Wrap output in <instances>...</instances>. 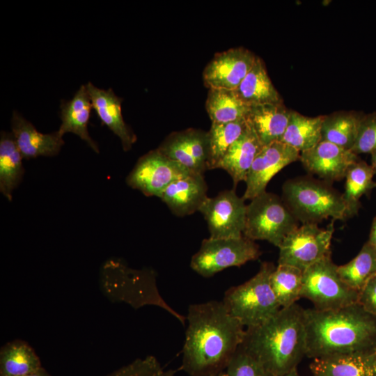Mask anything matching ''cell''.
Segmentation results:
<instances>
[{
    "mask_svg": "<svg viewBox=\"0 0 376 376\" xmlns=\"http://www.w3.org/2000/svg\"><path fill=\"white\" fill-rule=\"evenodd\" d=\"M186 320L180 369L191 376H217L224 371L242 344L246 328L222 301L190 305Z\"/></svg>",
    "mask_w": 376,
    "mask_h": 376,
    "instance_id": "1",
    "label": "cell"
},
{
    "mask_svg": "<svg viewBox=\"0 0 376 376\" xmlns=\"http://www.w3.org/2000/svg\"><path fill=\"white\" fill-rule=\"evenodd\" d=\"M304 315L309 358L376 350V316L359 303L336 310L304 309Z\"/></svg>",
    "mask_w": 376,
    "mask_h": 376,
    "instance_id": "2",
    "label": "cell"
},
{
    "mask_svg": "<svg viewBox=\"0 0 376 376\" xmlns=\"http://www.w3.org/2000/svg\"><path fill=\"white\" fill-rule=\"evenodd\" d=\"M241 345L271 376L297 369L306 353L304 308L297 304L281 308L263 324L246 328Z\"/></svg>",
    "mask_w": 376,
    "mask_h": 376,
    "instance_id": "3",
    "label": "cell"
},
{
    "mask_svg": "<svg viewBox=\"0 0 376 376\" xmlns=\"http://www.w3.org/2000/svg\"><path fill=\"white\" fill-rule=\"evenodd\" d=\"M282 191V199L302 224L349 218L343 194L322 180L310 176L290 179Z\"/></svg>",
    "mask_w": 376,
    "mask_h": 376,
    "instance_id": "4",
    "label": "cell"
},
{
    "mask_svg": "<svg viewBox=\"0 0 376 376\" xmlns=\"http://www.w3.org/2000/svg\"><path fill=\"white\" fill-rule=\"evenodd\" d=\"M275 267L273 263L264 262L251 279L225 292L222 301L226 308L245 328L263 324L281 308L270 285Z\"/></svg>",
    "mask_w": 376,
    "mask_h": 376,
    "instance_id": "5",
    "label": "cell"
},
{
    "mask_svg": "<svg viewBox=\"0 0 376 376\" xmlns=\"http://www.w3.org/2000/svg\"><path fill=\"white\" fill-rule=\"evenodd\" d=\"M298 220L282 198L265 191L246 205L243 235L251 240H265L278 248L297 228Z\"/></svg>",
    "mask_w": 376,
    "mask_h": 376,
    "instance_id": "6",
    "label": "cell"
},
{
    "mask_svg": "<svg viewBox=\"0 0 376 376\" xmlns=\"http://www.w3.org/2000/svg\"><path fill=\"white\" fill-rule=\"evenodd\" d=\"M337 267L330 253L304 271L301 297L311 301L314 308L336 310L358 303L359 292L343 282Z\"/></svg>",
    "mask_w": 376,
    "mask_h": 376,
    "instance_id": "7",
    "label": "cell"
},
{
    "mask_svg": "<svg viewBox=\"0 0 376 376\" xmlns=\"http://www.w3.org/2000/svg\"><path fill=\"white\" fill-rule=\"evenodd\" d=\"M260 255L258 245L244 235L238 238L209 237L202 241L190 266L202 276L210 277L226 268L256 260Z\"/></svg>",
    "mask_w": 376,
    "mask_h": 376,
    "instance_id": "8",
    "label": "cell"
},
{
    "mask_svg": "<svg viewBox=\"0 0 376 376\" xmlns=\"http://www.w3.org/2000/svg\"><path fill=\"white\" fill-rule=\"evenodd\" d=\"M334 220L326 228L316 224H303L291 231L279 246L278 264L295 267L303 272L331 253Z\"/></svg>",
    "mask_w": 376,
    "mask_h": 376,
    "instance_id": "9",
    "label": "cell"
},
{
    "mask_svg": "<svg viewBox=\"0 0 376 376\" xmlns=\"http://www.w3.org/2000/svg\"><path fill=\"white\" fill-rule=\"evenodd\" d=\"M103 279L114 282L118 288H125L124 301L136 307L155 304L167 311L185 325L186 318L173 310L160 296L153 272L134 270L119 260H111L102 268Z\"/></svg>",
    "mask_w": 376,
    "mask_h": 376,
    "instance_id": "10",
    "label": "cell"
},
{
    "mask_svg": "<svg viewBox=\"0 0 376 376\" xmlns=\"http://www.w3.org/2000/svg\"><path fill=\"white\" fill-rule=\"evenodd\" d=\"M191 173L156 149L139 159L128 174L126 183L146 196L160 198L170 184Z\"/></svg>",
    "mask_w": 376,
    "mask_h": 376,
    "instance_id": "11",
    "label": "cell"
},
{
    "mask_svg": "<svg viewBox=\"0 0 376 376\" xmlns=\"http://www.w3.org/2000/svg\"><path fill=\"white\" fill-rule=\"evenodd\" d=\"M235 189L207 197L199 209L207 221L211 238H238L243 236L246 205Z\"/></svg>",
    "mask_w": 376,
    "mask_h": 376,
    "instance_id": "12",
    "label": "cell"
},
{
    "mask_svg": "<svg viewBox=\"0 0 376 376\" xmlns=\"http://www.w3.org/2000/svg\"><path fill=\"white\" fill-rule=\"evenodd\" d=\"M157 149L192 173L203 174L209 170L207 132L190 128L173 132Z\"/></svg>",
    "mask_w": 376,
    "mask_h": 376,
    "instance_id": "13",
    "label": "cell"
},
{
    "mask_svg": "<svg viewBox=\"0 0 376 376\" xmlns=\"http://www.w3.org/2000/svg\"><path fill=\"white\" fill-rule=\"evenodd\" d=\"M300 152L281 141L263 146L246 176L244 200H251L266 191L271 179L282 169L299 159Z\"/></svg>",
    "mask_w": 376,
    "mask_h": 376,
    "instance_id": "14",
    "label": "cell"
},
{
    "mask_svg": "<svg viewBox=\"0 0 376 376\" xmlns=\"http://www.w3.org/2000/svg\"><path fill=\"white\" fill-rule=\"evenodd\" d=\"M257 56L244 47L217 54L203 71L209 88L235 90L253 67Z\"/></svg>",
    "mask_w": 376,
    "mask_h": 376,
    "instance_id": "15",
    "label": "cell"
},
{
    "mask_svg": "<svg viewBox=\"0 0 376 376\" xmlns=\"http://www.w3.org/2000/svg\"><path fill=\"white\" fill-rule=\"evenodd\" d=\"M359 159L351 150L322 140L299 156L308 173L330 184L345 178L349 167Z\"/></svg>",
    "mask_w": 376,
    "mask_h": 376,
    "instance_id": "16",
    "label": "cell"
},
{
    "mask_svg": "<svg viewBox=\"0 0 376 376\" xmlns=\"http://www.w3.org/2000/svg\"><path fill=\"white\" fill-rule=\"evenodd\" d=\"M12 134L24 159L58 155L64 145L63 136L56 131L43 134L21 114L14 111L11 121Z\"/></svg>",
    "mask_w": 376,
    "mask_h": 376,
    "instance_id": "17",
    "label": "cell"
},
{
    "mask_svg": "<svg viewBox=\"0 0 376 376\" xmlns=\"http://www.w3.org/2000/svg\"><path fill=\"white\" fill-rule=\"evenodd\" d=\"M86 87L92 107L102 123L119 138L125 151L130 150L136 141V136L123 118L122 99L111 88H99L91 82L87 83Z\"/></svg>",
    "mask_w": 376,
    "mask_h": 376,
    "instance_id": "18",
    "label": "cell"
},
{
    "mask_svg": "<svg viewBox=\"0 0 376 376\" xmlns=\"http://www.w3.org/2000/svg\"><path fill=\"white\" fill-rule=\"evenodd\" d=\"M207 191L203 174L191 173L170 184L159 198L175 216L184 217L199 210Z\"/></svg>",
    "mask_w": 376,
    "mask_h": 376,
    "instance_id": "19",
    "label": "cell"
},
{
    "mask_svg": "<svg viewBox=\"0 0 376 376\" xmlns=\"http://www.w3.org/2000/svg\"><path fill=\"white\" fill-rule=\"evenodd\" d=\"M313 376H376V350L314 359Z\"/></svg>",
    "mask_w": 376,
    "mask_h": 376,
    "instance_id": "20",
    "label": "cell"
},
{
    "mask_svg": "<svg viewBox=\"0 0 376 376\" xmlns=\"http://www.w3.org/2000/svg\"><path fill=\"white\" fill-rule=\"evenodd\" d=\"M92 108L86 85H82L72 99L61 102L60 106L61 124L58 131L62 136L66 133L77 135L94 152L99 153V146L91 137L88 130Z\"/></svg>",
    "mask_w": 376,
    "mask_h": 376,
    "instance_id": "21",
    "label": "cell"
},
{
    "mask_svg": "<svg viewBox=\"0 0 376 376\" xmlns=\"http://www.w3.org/2000/svg\"><path fill=\"white\" fill-rule=\"evenodd\" d=\"M291 110L283 103L266 104L249 107L247 124L263 146L280 141L287 127Z\"/></svg>",
    "mask_w": 376,
    "mask_h": 376,
    "instance_id": "22",
    "label": "cell"
},
{
    "mask_svg": "<svg viewBox=\"0 0 376 376\" xmlns=\"http://www.w3.org/2000/svg\"><path fill=\"white\" fill-rule=\"evenodd\" d=\"M263 147L248 125L244 132L228 148L216 169H222L230 175L235 188L240 182L246 181L248 172Z\"/></svg>",
    "mask_w": 376,
    "mask_h": 376,
    "instance_id": "23",
    "label": "cell"
},
{
    "mask_svg": "<svg viewBox=\"0 0 376 376\" xmlns=\"http://www.w3.org/2000/svg\"><path fill=\"white\" fill-rule=\"evenodd\" d=\"M234 91L249 107L283 103L281 97L268 76L263 61L258 56L250 71Z\"/></svg>",
    "mask_w": 376,
    "mask_h": 376,
    "instance_id": "24",
    "label": "cell"
},
{
    "mask_svg": "<svg viewBox=\"0 0 376 376\" xmlns=\"http://www.w3.org/2000/svg\"><path fill=\"white\" fill-rule=\"evenodd\" d=\"M12 132H1L0 137V191L9 201L24 174L22 159Z\"/></svg>",
    "mask_w": 376,
    "mask_h": 376,
    "instance_id": "25",
    "label": "cell"
},
{
    "mask_svg": "<svg viewBox=\"0 0 376 376\" xmlns=\"http://www.w3.org/2000/svg\"><path fill=\"white\" fill-rule=\"evenodd\" d=\"M42 368L35 350L23 340H13L0 349V376H24Z\"/></svg>",
    "mask_w": 376,
    "mask_h": 376,
    "instance_id": "26",
    "label": "cell"
},
{
    "mask_svg": "<svg viewBox=\"0 0 376 376\" xmlns=\"http://www.w3.org/2000/svg\"><path fill=\"white\" fill-rule=\"evenodd\" d=\"M324 117H308L291 110L287 127L280 141L299 152L312 148L322 140Z\"/></svg>",
    "mask_w": 376,
    "mask_h": 376,
    "instance_id": "27",
    "label": "cell"
},
{
    "mask_svg": "<svg viewBox=\"0 0 376 376\" xmlns=\"http://www.w3.org/2000/svg\"><path fill=\"white\" fill-rule=\"evenodd\" d=\"M375 172L371 166L359 159L348 169L345 175V191L343 194L349 217L357 214L361 207L360 198L376 187L373 180Z\"/></svg>",
    "mask_w": 376,
    "mask_h": 376,
    "instance_id": "28",
    "label": "cell"
},
{
    "mask_svg": "<svg viewBox=\"0 0 376 376\" xmlns=\"http://www.w3.org/2000/svg\"><path fill=\"white\" fill-rule=\"evenodd\" d=\"M363 115L355 112H338L324 116L322 140L351 150L356 141Z\"/></svg>",
    "mask_w": 376,
    "mask_h": 376,
    "instance_id": "29",
    "label": "cell"
},
{
    "mask_svg": "<svg viewBox=\"0 0 376 376\" xmlns=\"http://www.w3.org/2000/svg\"><path fill=\"white\" fill-rule=\"evenodd\" d=\"M212 123H226L245 119L249 110L233 90L210 88L205 104Z\"/></svg>",
    "mask_w": 376,
    "mask_h": 376,
    "instance_id": "30",
    "label": "cell"
},
{
    "mask_svg": "<svg viewBox=\"0 0 376 376\" xmlns=\"http://www.w3.org/2000/svg\"><path fill=\"white\" fill-rule=\"evenodd\" d=\"M337 270L343 282L359 293L376 275V248L366 242L353 259L338 266Z\"/></svg>",
    "mask_w": 376,
    "mask_h": 376,
    "instance_id": "31",
    "label": "cell"
},
{
    "mask_svg": "<svg viewBox=\"0 0 376 376\" xmlns=\"http://www.w3.org/2000/svg\"><path fill=\"white\" fill-rule=\"evenodd\" d=\"M304 272L295 267L279 265L270 276V285L281 308L296 304L301 298Z\"/></svg>",
    "mask_w": 376,
    "mask_h": 376,
    "instance_id": "32",
    "label": "cell"
},
{
    "mask_svg": "<svg viewBox=\"0 0 376 376\" xmlns=\"http://www.w3.org/2000/svg\"><path fill=\"white\" fill-rule=\"evenodd\" d=\"M248 127L246 119L226 123H212L207 132L210 146L209 170L217 164L228 148L240 137Z\"/></svg>",
    "mask_w": 376,
    "mask_h": 376,
    "instance_id": "33",
    "label": "cell"
},
{
    "mask_svg": "<svg viewBox=\"0 0 376 376\" xmlns=\"http://www.w3.org/2000/svg\"><path fill=\"white\" fill-rule=\"evenodd\" d=\"M177 370H165L153 356L136 359L106 376H174Z\"/></svg>",
    "mask_w": 376,
    "mask_h": 376,
    "instance_id": "34",
    "label": "cell"
},
{
    "mask_svg": "<svg viewBox=\"0 0 376 376\" xmlns=\"http://www.w3.org/2000/svg\"><path fill=\"white\" fill-rule=\"evenodd\" d=\"M225 373L226 376H271L241 345L230 360Z\"/></svg>",
    "mask_w": 376,
    "mask_h": 376,
    "instance_id": "35",
    "label": "cell"
},
{
    "mask_svg": "<svg viewBox=\"0 0 376 376\" xmlns=\"http://www.w3.org/2000/svg\"><path fill=\"white\" fill-rule=\"evenodd\" d=\"M376 150V113L363 115L358 135L351 151L356 155Z\"/></svg>",
    "mask_w": 376,
    "mask_h": 376,
    "instance_id": "36",
    "label": "cell"
},
{
    "mask_svg": "<svg viewBox=\"0 0 376 376\" xmlns=\"http://www.w3.org/2000/svg\"><path fill=\"white\" fill-rule=\"evenodd\" d=\"M358 303L366 311L376 316V275L359 292Z\"/></svg>",
    "mask_w": 376,
    "mask_h": 376,
    "instance_id": "37",
    "label": "cell"
},
{
    "mask_svg": "<svg viewBox=\"0 0 376 376\" xmlns=\"http://www.w3.org/2000/svg\"><path fill=\"white\" fill-rule=\"evenodd\" d=\"M374 247L376 248V217L373 219L369 240H368Z\"/></svg>",
    "mask_w": 376,
    "mask_h": 376,
    "instance_id": "38",
    "label": "cell"
},
{
    "mask_svg": "<svg viewBox=\"0 0 376 376\" xmlns=\"http://www.w3.org/2000/svg\"><path fill=\"white\" fill-rule=\"evenodd\" d=\"M24 376H51L49 373L47 371H46V370H45L43 368H40V370L34 372V373H30V374H28L26 375H24Z\"/></svg>",
    "mask_w": 376,
    "mask_h": 376,
    "instance_id": "39",
    "label": "cell"
},
{
    "mask_svg": "<svg viewBox=\"0 0 376 376\" xmlns=\"http://www.w3.org/2000/svg\"><path fill=\"white\" fill-rule=\"evenodd\" d=\"M371 155V166L376 174V150L370 152Z\"/></svg>",
    "mask_w": 376,
    "mask_h": 376,
    "instance_id": "40",
    "label": "cell"
},
{
    "mask_svg": "<svg viewBox=\"0 0 376 376\" xmlns=\"http://www.w3.org/2000/svg\"><path fill=\"white\" fill-rule=\"evenodd\" d=\"M281 376H300L298 373L297 369L292 370V371L289 372L288 373H286Z\"/></svg>",
    "mask_w": 376,
    "mask_h": 376,
    "instance_id": "41",
    "label": "cell"
},
{
    "mask_svg": "<svg viewBox=\"0 0 376 376\" xmlns=\"http://www.w3.org/2000/svg\"><path fill=\"white\" fill-rule=\"evenodd\" d=\"M217 376H226V375L225 371H223L220 373L219 374H218Z\"/></svg>",
    "mask_w": 376,
    "mask_h": 376,
    "instance_id": "42",
    "label": "cell"
}]
</instances>
